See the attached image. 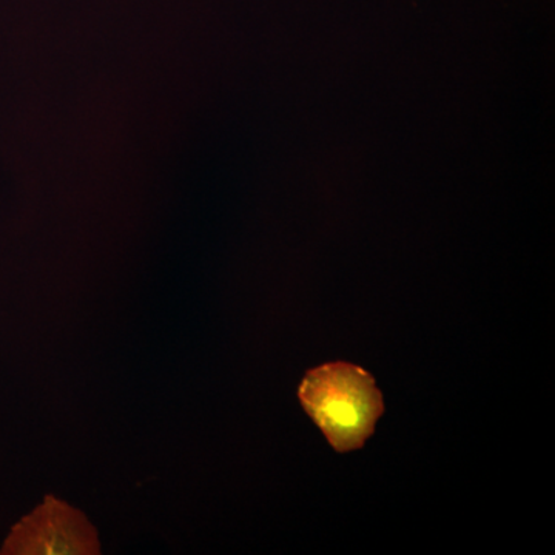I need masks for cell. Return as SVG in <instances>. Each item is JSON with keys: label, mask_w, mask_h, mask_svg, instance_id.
I'll use <instances>...</instances> for the list:
<instances>
[{"label": "cell", "mask_w": 555, "mask_h": 555, "mask_svg": "<svg viewBox=\"0 0 555 555\" xmlns=\"http://www.w3.org/2000/svg\"><path fill=\"white\" fill-rule=\"evenodd\" d=\"M298 398L339 454L363 448L385 414V400L372 374L345 361L306 372Z\"/></svg>", "instance_id": "cell-1"}, {"label": "cell", "mask_w": 555, "mask_h": 555, "mask_svg": "<svg viewBox=\"0 0 555 555\" xmlns=\"http://www.w3.org/2000/svg\"><path fill=\"white\" fill-rule=\"evenodd\" d=\"M98 554L101 545L96 528L83 513L51 495L11 528L0 547V555Z\"/></svg>", "instance_id": "cell-2"}]
</instances>
